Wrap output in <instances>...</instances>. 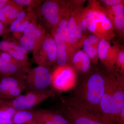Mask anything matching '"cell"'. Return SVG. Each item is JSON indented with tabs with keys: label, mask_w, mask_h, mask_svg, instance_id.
Here are the masks:
<instances>
[{
	"label": "cell",
	"mask_w": 124,
	"mask_h": 124,
	"mask_svg": "<svg viewBox=\"0 0 124 124\" xmlns=\"http://www.w3.org/2000/svg\"><path fill=\"white\" fill-rule=\"evenodd\" d=\"M105 87V76L99 72H93L78 85L73 95L67 99L100 115V104Z\"/></svg>",
	"instance_id": "cell-1"
},
{
	"label": "cell",
	"mask_w": 124,
	"mask_h": 124,
	"mask_svg": "<svg viewBox=\"0 0 124 124\" xmlns=\"http://www.w3.org/2000/svg\"><path fill=\"white\" fill-rule=\"evenodd\" d=\"M86 29L100 39L108 40L115 35L114 28L107 13L97 5L92 6L84 11Z\"/></svg>",
	"instance_id": "cell-2"
},
{
	"label": "cell",
	"mask_w": 124,
	"mask_h": 124,
	"mask_svg": "<svg viewBox=\"0 0 124 124\" xmlns=\"http://www.w3.org/2000/svg\"><path fill=\"white\" fill-rule=\"evenodd\" d=\"M58 112L69 124H106L100 114L67 98Z\"/></svg>",
	"instance_id": "cell-3"
},
{
	"label": "cell",
	"mask_w": 124,
	"mask_h": 124,
	"mask_svg": "<svg viewBox=\"0 0 124 124\" xmlns=\"http://www.w3.org/2000/svg\"><path fill=\"white\" fill-rule=\"evenodd\" d=\"M25 79L27 91L40 92L52 89V73L49 68L39 66L28 68Z\"/></svg>",
	"instance_id": "cell-4"
},
{
	"label": "cell",
	"mask_w": 124,
	"mask_h": 124,
	"mask_svg": "<svg viewBox=\"0 0 124 124\" xmlns=\"http://www.w3.org/2000/svg\"><path fill=\"white\" fill-rule=\"evenodd\" d=\"M61 1L46 0L40 4L35 13L37 18L44 20L48 27L55 28L65 13L66 9Z\"/></svg>",
	"instance_id": "cell-5"
},
{
	"label": "cell",
	"mask_w": 124,
	"mask_h": 124,
	"mask_svg": "<svg viewBox=\"0 0 124 124\" xmlns=\"http://www.w3.org/2000/svg\"><path fill=\"white\" fill-rule=\"evenodd\" d=\"M32 53L33 60L38 66L49 68L56 62L57 58V46L54 37L46 34Z\"/></svg>",
	"instance_id": "cell-6"
},
{
	"label": "cell",
	"mask_w": 124,
	"mask_h": 124,
	"mask_svg": "<svg viewBox=\"0 0 124 124\" xmlns=\"http://www.w3.org/2000/svg\"><path fill=\"white\" fill-rule=\"evenodd\" d=\"M54 95L53 89L40 92L27 91L13 100L6 101L16 111L32 109Z\"/></svg>",
	"instance_id": "cell-7"
},
{
	"label": "cell",
	"mask_w": 124,
	"mask_h": 124,
	"mask_svg": "<svg viewBox=\"0 0 124 124\" xmlns=\"http://www.w3.org/2000/svg\"><path fill=\"white\" fill-rule=\"evenodd\" d=\"M124 110V79L122 74H114L110 117L111 124H119L121 114Z\"/></svg>",
	"instance_id": "cell-8"
},
{
	"label": "cell",
	"mask_w": 124,
	"mask_h": 124,
	"mask_svg": "<svg viewBox=\"0 0 124 124\" xmlns=\"http://www.w3.org/2000/svg\"><path fill=\"white\" fill-rule=\"evenodd\" d=\"M75 84L74 72L69 67L59 66L52 73V89L54 91L69 90L75 86Z\"/></svg>",
	"instance_id": "cell-9"
},
{
	"label": "cell",
	"mask_w": 124,
	"mask_h": 124,
	"mask_svg": "<svg viewBox=\"0 0 124 124\" xmlns=\"http://www.w3.org/2000/svg\"><path fill=\"white\" fill-rule=\"evenodd\" d=\"M117 54V50L111 46L108 40H100L97 47L98 57L109 72L114 68Z\"/></svg>",
	"instance_id": "cell-10"
},
{
	"label": "cell",
	"mask_w": 124,
	"mask_h": 124,
	"mask_svg": "<svg viewBox=\"0 0 124 124\" xmlns=\"http://www.w3.org/2000/svg\"><path fill=\"white\" fill-rule=\"evenodd\" d=\"M25 77V73L10 76H0V101L4 100L6 95L12 89L19 86L27 88Z\"/></svg>",
	"instance_id": "cell-11"
},
{
	"label": "cell",
	"mask_w": 124,
	"mask_h": 124,
	"mask_svg": "<svg viewBox=\"0 0 124 124\" xmlns=\"http://www.w3.org/2000/svg\"><path fill=\"white\" fill-rule=\"evenodd\" d=\"M36 121L41 124H69L58 112L45 110H33Z\"/></svg>",
	"instance_id": "cell-12"
},
{
	"label": "cell",
	"mask_w": 124,
	"mask_h": 124,
	"mask_svg": "<svg viewBox=\"0 0 124 124\" xmlns=\"http://www.w3.org/2000/svg\"><path fill=\"white\" fill-rule=\"evenodd\" d=\"M121 3L108 8L107 13L113 27L118 31H122L124 34V3Z\"/></svg>",
	"instance_id": "cell-13"
},
{
	"label": "cell",
	"mask_w": 124,
	"mask_h": 124,
	"mask_svg": "<svg viewBox=\"0 0 124 124\" xmlns=\"http://www.w3.org/2000/svg\"><path fill=\"white\" fill-rule=\"evenodd\" d=\"M79 13L74 11L70 14L68 13L67 29L71 37L80 40L82 38V32L79 27V24L84 13Z\"/></svg>",
	"instance_id": "cell-14"
},
{
	"label": "cell",
	"mask_w": 124,
	"mask_h": 124,
	"mask_svg": "<svg viewBox=\"0 0 124 124\" xmlns=\"http://www.w3.org/2000/svg\"><path fill=\"white\" fill-rule=\"evenodd\" d=\"M67 13H64L60 22L53 31L64 40L68 45L73 47H76L79 45L80 40L72 38L69 35L67 29Z\"/></svg>",
	"instance_id": "cell-15"
},
{
	"label": "cell",
	"mask_w": 124,
	"mask_h": 124,
	"mask_svg": "<svg viewBox=\"0 0 124 124\" xmlns=\"http://www.w3.org/2000/svg\"><path fill=\"white\" fill-rule=\"evenodd\" d=\"M53 35L57 46V55L56 62L59 67L66 66L68 60V45L54 31Z\"/></svg>",
	"instance_id": "cell-16"
},
{
	"label": "cell",
	"mask_w": 124,
	"mask_h": 124,
	"mask_svg": "<svg viewBox=\"0 0 124 124\" xmlns=\"http://www.w3.org/2000/svg\"><path fill=\"white\" fill-rule=\"evenodd\" d=\"M72 62L75 67L82 73H86L90 68V59L84 51L77 52L73 56Z\"/></svg>",
	"instance_id": "cell-17"
},
{
	"label": "cell",
	"mask_w": 124,
	"mask_h": 124,
	"mask_svg": "<svg viewBox=\"0 0 124 124\" xmlns=\"http://www.w3.org/2000/svg\"><path fill=\"white\" fill-rule=\"evenodd\" d=\"M11 121L14 124H35L37 123L32 109L17 111Z\"/></svg>",
	"instance_id": "cell-18"
},
{
	"label": "cell",
	"mask_w": 124,
	"mask_h": 124,
	"mask_svg": "<svg viewBox=\"0 0 124 124\" xmlns=\"http://www.w3.org/2000/svg\"><path fill=\"white\" fill-rule=\"evenodd\" d=\"M17 111L6 101H0V117L11 121Z\"/></svg>",
	"instance_id": "cell-19"
},
{
	"label": "cell",
	"mask_w": 124,
	"mask_h": 124,
	"mask_svg": "<svg viewBox=\"0 0 124 124\" xmlns=\"http://www.w3.org/2000/svg\"><path fill=\"white\" fill-rule=\"evenodd\" d=\"M82 46L84 51L88 56L90 60L95 62L97 55V48L95 47L88 38L83 40Z\"/></svg>",
	"instance_id": "cell-20"
},
{
	"label": "cell",
	"mask_w": 124,
	"mask_h": 124,
	"mask_svg": "<svg viewBox=\"0 0 124 124\" xmlns=\"http://www.w3.org/2000/svg\"><path fill=\"white\" fill-rule=\"evenodd\" d=\"M36 17L35 13L32 10L28 13L24 20H23L20 24L18 29L17 32L14 35L15 37L19 39V38L22 36V34L23 32L24 31V29L26 28L29 23Z\"/></svg>",
	"instance_id": "cell-21"
},
{
	"label": "cell",
	"mask_w": 124,
	"mask_h": 124,
	"mask_svg": "<svg viewBox=\"0 0 124 124\" xmlns=\"http://www.w3.org/2000/svg\"><path fill=\"white\" fill-rule=\"evenodd\" d=\"M19 45L28 51L33 53L36 48L35 42L32 37L22 36L19 38Z\"/></svg>",
	"instance_id": "cell-22"
},
{
	"label": "cell",
	"mask_w": 124,
	"mask_h": 124,
	"mask_svg": "<svg viewBox=\"0 0 124 124\" xmlns=\"http://www.w3.org/2000/svg\"><path fill=\"white\" fill-rule=\"evenodd\" d=\"M46 35L44 28L41 24H38L32 35V37L36 44L35 50L39 45Z\"/></svg>",
	"instance_id": "cell-23"
},
{
	"label": "cell",
	"mask_w": 124,
	"mask_h": 124,
	"mask_svg": "<svg viewBox=\"0 0 124 124\" xmlns=\"http://www.w3.org/2000/svg\"><path fill=\"white\" fill-rule=\"evenodd\" d=\"M27 14L26 12L23 10L20 11L17 17L10 24V29L13 32L14 35L17 32L19 27L21 23L24 20Z\"/></svg>",
	"instance_id": "cell-24"
},
{
	"label": "cell",
	"mask_w": 124,
	"mask_h": 124,
	"mask_svg": "<svg viewBox=\"0 0 124 124\" xmlns=\"http://www.w3.org/2000/svg\"><path fill=\"white\" fill-rule=\"evenodd\" d=\"M13 4V0H9L7 5L0 10V22L4 25H6Z\"/></svg>",
	"instance_id": "cell-25"
},
{
	"label": "cell",
	"mask_w": 124,
	"mask_h": 124,
	"mask_svg": "<svg viewBox=\"0 0 124 124\" xmlns=\"http://www.w3.org/2000/svg\"><path fill=\"white\" fill-rule=\"evenodd\" d=\"M18 45L15 42L9 40H2L0 41V52L7 53L10 49L16 51Z\"/></svg>",
	"instance_id": "cell-26"
},
{
	"label": "cell",
	"mask_w": 124,
	"mask_h": 124,
	"mask_svg": "<svg viewBox=\"0 0 124 124\" xmlns=\"http://www.w3.org/2000/svg\"><path fill=\"white\" fill-rule=\"evenodd\" d=\"M14 59L23 64H28V56L21 53L10 49L7 52Z\"/></svg>",
	"instance_id": "cell-27"
},
{
	"label": "cell",
	"mask_w": 124,
	"mask_h": 124,
	"mask_svg": "<svg viewBox=\"0 0 124 124\" xmlns=\"http://www.w3.org/2000/svg\"><path fill=\"white\" fill-rule=\"evenodd\" d=\"M17 4L23 7L28 6L31 8L38 7L41 3V1L33 0H14Z\"/></svg>",
	"instance_id": "cell-28"
},
{
	"label": "cell",
	"mask_w": 124,
	"mask_h": 124,
	"mask_svg": "<svg viewBox=\"0 0 124 124\" xmlns=\"http://www.w3.org/2000/svg\"><path fill=\"white\" fill-rule=\"evenodd\" d=\"M37 18L36 17L33 19L28 26L23 31L22 34V36H28L32 37L33 32L35 30L38 24H37Z\"/></svg>",
	"instance_id": "cell-29"
},
{
	"label": "cell",
	"mask_w": 124,
	"mask_h": 124,
	"mask_svg": "<svg viewBox=\"0 0 124 124\" xmlns=\"http://www.w3.org/2000/svg\"><path fill=\"white\" fill-rule=\"evenodd\" d=\"M116 64L120 69L121 74L124 73V52L122 50L117 52Z\"/></svg>",
	"instance_id": "cell-30"
},
{
	"label": "cell",
	"mask_w": 124,
	"mask_h": 124,
	"mask_svg": "<svg viewBox=\"0 0 124 124\" xmlns=\"http://www.w3.org/2000/svg\"><path fill=\"white\" fill-rule=\"evenodd\" d=\"M102 2L109 7L123 3L124 1L121 0H102Z\"/></svg>",
	"instance_id": "cell-31"
},
{
	"label": "cell",
	"mask_w": 124,
	"mask_h": 124,
	"mask_svg": "<svg viewBox=\"0 0 124 124\" xmlns=\"http://www.w3.org/2000/svg\"><path fill=\"white\" fill-rule=\"evenodd\" d=\"M88 38L93 45L97 48L98 45L100 41V39L96 35L94 34L89 36Z\"/></svg>",
	"instance_id": "cell-32"
},
{
	"label": "cell",
	"mask_w": 124,
	"mask_h": 124,
	"mask_svg": "<svg viewBox=\"0 0 124 124\" xmlns=\"http://www.w3.org/2000/svg\"><path fill=\"white\" fill-rule=\"evenodd\" d=\"M0 124H14L12 121L6 120L0 117Z\"/></svg>",
	"instance_id": "cell-33"
},
{
	"label": "cell",
	"mask_w": 124,
	"mask_h": 124,
	"mask_svg": "<svg viewBox=\"0 0 124 124\" xmlns=\"http://www.w3.org/2000/svg\"><path fill=\"white\" fill-rule=\"evenodd\" d=\"M8 1V0H0V10L7 5Z\"/></svg>",
	"instance_id": "cell-34"
},
{
	"label": "cell",
	"mask_w": 124,
	"mask_h": 124,
	"mask_svg": "<svg viewBox=\"0 0 124 124\" xmlns=\"http://www.w3.org/2000/svg\"><path fill=\"white\" fill-rule=\"evenodd\" d=\"M4 26L2 22H0V36L4 32Z\"/></svg>",
	"instance_id": "cell-35"
},
{
	"label": "cell",
	"mask_w": 124,
	"mask_h": 124,
	"mask_svg": "<svg viewBox=\"0 0 124 124\" xmlns=\"http://www.w3.org/2000/svg\"><path fill=\"white\" fill-rule=\"evenodd\" d=\"M39 124V123H38V122H37V123H36V124Z\"/></svg>",
	"instance_id": "cell-36"
}]
</instances>
